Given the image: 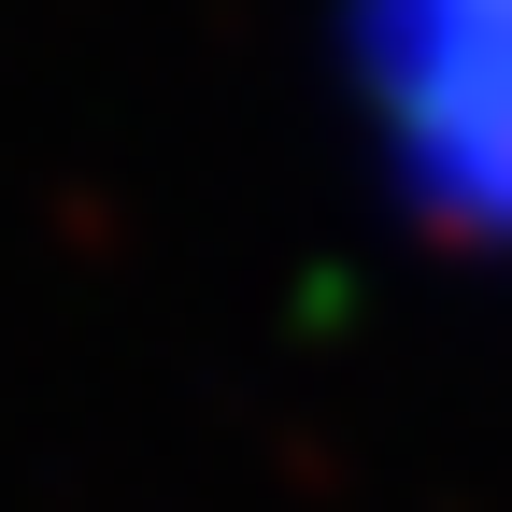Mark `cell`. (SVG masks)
I'll use <instances>...</instances> for the list:
<instances>
[{"label": "cell", "mask_w": 512, "mask_h": 512, "mask_svg": "<svg viewBox=\"0 0 512 512\" xmlns=\"http://www.w3.org/2000/svg\"><path fill=\"white\" fill-rule=\"evenodd\" d=\"M328 100L427 256L512 271V0H328Z\"/></svg>", "instance_id": "1"}]
</instances>
